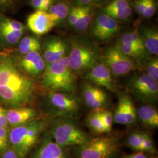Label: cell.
Here are the masks:
<instances>
[{
  "mask_svg": "<svg viewBox=\"0 0 158 158\" xmlns=\"http://www.w3.org/2000/svg\"><path fill=\"white\" fill-rule=\"evenodd\" d=\"M35 94L33 81L10 56H0V98L15 108L32 102Z\"/></svg>",
  "mask_w": 158,
  "mask_h": 158,
  "instance_id": "6da1fadb",
  "label": "cell"
},
{
  "mask_svg": "<svg viewBox=\"0 0 158 158\" xmlns=\"http://www.w3.org/2000/svg\"><path fill=\"white\" fill-rule=\"evenodd\" d=\"M69 43V64L76 76L83 75L101 62L102 52L94 41L80 36Z\"/></svg>",
  "mask_w": 158,
  "mask_h": 158,
  "instance_id": "7a4b0ae2",
  "label": "cell"
},
{
  "mask_svg": "<svg viewBox=\"0 0 158 158\" xmlns=\"http://www.w3.org/2000/svg\"><path fill=\"white\" fill-rule=\"evenodd\" d=\"M48 127L54 141L63 148L84 145L92 138L80 127L77 119L66 117L53 118Z\"/></svg>",
  "mask_w": 158,
  "mask_h": 158,
  "instance_id": "3957f363",
  "label": "cell"
},
{
  "mask_svg": "<svg viewBox=\"0 0 158 158\" xmlns=\"http://www.w3.org/2000/svg\"><path fill=\"white\" fill-rule=\"evenodd\" d=\"M48 124L45 120L35 119L12 128L9 134V142L18 158H26L36 146Z\"/></svg>",
  "mask_w": 158,
  "mask_h": 158,
  "instance_id": "277c9868",
  "label": "cell"
},
{
  "mask_svg": "<svg viewBox=\"0 0 158 158\" xmlns=\"http://www.w3.org/2000/svg\"><path fill=\"white\" fill-rule=\"evenodd\" d=\"M76 75L69 67L68 56L49 64H46L42 85L49 91L76 92Z\"/></svg>",
  "mask_w": 158,
  "mask_h": 158,
  "instance_id": "5b68a950",
  "label": "cell"
},
{
  "mask_svg": "<svg viewBox=\"0 0 158 158\" xmlns=\"http://www.w3.org/2000/svg\"><path fill=\"white\" fill-rule=\"evenodd\" d=\"M72 148L73 158H115L121 143L118 136L106 134L92 137L84 145Z\"/></svg>",
  "mask_w": 158,
  "mask_h": 158,
  "instance_id": "8992f818",
  "label": "cell"
},
{
  "mask_svg": "<svg viewBox=\"0 0 158 158\" xmlns=\"http://www.w3.org/2000/svg\"><path fill=\"white\" fill-rule=\"evenodd\" d=\"M47 99L52 118L66 117L79 119L80 117L83 103L76 92L49 91Z\"/></svg>",
  "mask_w": 158,
  "mask_h": 158,
  "instance_id": "52a82bcc",
  "label": "cell"
},
{
  "mask_svg": "<svg viewBox=\"0 0 158 158\" xmlns=\"http://www.w3.org/2000/svg\"><path fill=\"white\" fill-rule=\"evenodd\" d=\"M127 90L138 102L155 106L158 100V81L148 74H132L125 81Z\"/></svg>",
  "mask_w": 158,
  "mask_h": 158,
  "instance_id": "ba28073f",
  "label": "cell"
},
{
  "mask_svg": "<svg viewBox=\"0 0 158 158\" xmlns=\"http://www.w3.org/2000/svg\"><path fill=\"white\" fill-rule=\"evenodd\" d=\"M101 62L117 77L128 75L139 66L135 60L120 51L116 44L102 52Z\"/></svg>",
  "mask_w": 158,
  "mask_h": 158,
  "instance_id": "9c48e42d",
  "label": "cell"
},
{
  "mask_svg": "<svg viewBox=\"0 0 158 158\" xmlns=\"http://www.w3.org/2000/svg\"><path fill=\"white\" fill-rule=\"evenodd\" d=\"M91 27V38L98 42H106L115 36L121 29L118 21L102 12L94 18Z\"/></svg>",
  "mask_w": 158,
  "mask_h": 158,
  "instance_id": "30bf717a",
  "label": "cell"
},
{
  "mask_svg": "<svg viewBox=\"0 0 158 158\" xmlns=\"http://www.w3.org/2000/svg\"><path fill=\"white\" fill-rule=\"evenodd\" d=\"M83 76L87 81L103 89L113 93L118 90V85L115 79V76L101 62L91 68Z\"/></svg>",
  "mask_w": 158,
  "mask_h": 158,
  "instance_id": "8fae6325",
  "label": "cell"
},
{
  "mask_svg": "<svg viewBox=\"0 0 158 158\" xmlns=\"http://www.w3.org/2000/svg\"><path fill=\"white\" fill-rule=\"evenodd\" d=\"M81 95L83 103L91 111L106 109L110 104L107 93L87 81L81 84Z\"/></svg>",
  "mask_w": 158,
  "mask_h": 158,
  "instance_id": "7c38bea8",
  "label": "cell"
},
{
  "mask_svg": "<svg viewBox=\"0 0 158 158\" xmlns=\"http://www.w3.org/2000/svg\"><path fill=\"white\" fill-rule=\"evenodd\" d=\"M26 27L22 23L8 17H0V42L5 45L17 44L23 37Z\"/></svg>",
  "mask_w": 158,
  "mask_h": 158,
  "instance_id": "4fadbf2b",
  "label": "cell"
},
{
  "mask_svg": "<svg viewBox=\"0 0 158 158\" xmlns=\"http://www.w3.org/2000/svg\"><path fill=\"white\" fill-rule=\"evenodd\" d=\"M30 158H73L68 148L57 145L53 139L49 132H45Z\"/></svg>",
  "mask_w": 158,
  "mask_h": 158,
  "instance_id": "5bb4252c",
  "label": "cell"
},
{
  "mask_svg": "<svg viewBox=\"0 0 158 158\" xmlns=\"http://www.w3.org/2000/svg\"><path fill=\"white\" fill-rule=\"evenodd\" d=\"M69 43L58 37H52L44 45V59L46 64H52L68 56Z\"/></svg>",
  "mask_w": 158,
  "mask_h": 158,
  "instance_id": "9a60e30c",
  "label": "cell"
},
{
  "mask_svg": "<svg viewBox=\"0 0 158 158\" xmlns=\"http://www.w3.org/2000/svg\"><path fill=\"white\" fill-rule=\"evenodd\" d=\"M27 25L35 35H42L49 32L56 26V24L48 12L36 11L29 15Z\"/></svg>",
  "mask_w": 158,
  "mask_h": 158,
  "instance_id": "2e32d148",
  "label": "cell"
},
{
  "mask_svg": "<svg viewBox=\"0 0 158 158\" xmlns=\"http://www.w3.org/2000/svg\"><path fill=\"white\" fill-rule=\"evenodd\" d=\"M102 12L117 21H124L132 16L133 7L129 0H112L102 8Z\"/></svg>",
  "mask_w": 158,
  "mask_h": 158,
  "instance_id": "e0dca14e",
  "label": "cell"
},
{
  "mask_svg": "<svg viewBox=\"0 0 158 158\" xmlns=\"http://www.w3.org/2000/svg\"><path fill=\"white\" fill-rule=\"evenodd\" d=\"M20 65L27 73L36 77L44 74L46 64L39 52L35 51L25 55L20 60Z\"/></svg>",
  "mask_w": 158,
  "mask_h": 158,
  "instance_id": "ac0fdd59",
  "label": "cell"
},
{
  "mask_svg": "<svg viewBox=\"0 0 158 158\" xmlns=\"http://www.w3.org/2000/svg\"><path fill=\"white\" fill-rule=\"evenodd\" d=\"M37 113L34 108L20 107L10 109L6 111L8 124L15 127L35 119Z\"/></svg>",
  "mask_w": 158,
  "mask_h": 158,
  "instance_id": "d6986e66",
  "label": "cell"
},
{
  "mask_svg": "<svg viewBox=\"0 0 158 158\" xmlns=\"http://www.w3.org/2000/svg\"><path fill=\"white\" fill-rule=\"evenodd\" d=\"M145 51L148 53L158 56V32L157 29L146 25L138 27Z\"/></svg>",
  "mask_w": 158,
  "mask_h": 158,
  "instance_id": "ffe728a7",
  "label": "cell"
},
{
  "mask_svg": "<svg viewBox=\"0 0 158 158\" xmlns=\"http://www.w3.org/2000/svg\"><path fill=\"white\" fill-rule=\"evenodd\" d=\"M137 117L147 128L155 129L158 127V113L155 106L143 104L137 110Z\"/></svg>",
  "mask_w": 158,
  "mask_h": 158,
  "instance_id": "44dd1931",
  "label": "cell"
},
{
  "mask_svg": "<svg viewBox=\"0 0 158 158\" xmlns=\"http://www.w3.org/2000/svg\"><path fill=\"white\" fill-rule=\"evenodd\" d=\"M79 6V17L73 28L76 31L83 32L87 30L92 23L93 8L91 6Z\"/></svg>",
  "mask_w": 158,
  "mask_h": 158,
  "instance_id": "7402d4cb",
  "label": "cell"
},
{
  "mask_svg": "<svg viewBox=\"0 0 158 158\" xmlns=\"http://www.w3.org/2000/svg\"><path fill=\"white\" fill-rule=\"evenodd\" d=\"M85 125L95 135H100L107 134L97 110H92L88 114L85 119Z\"/></svg>",
  "mask_w": 158,
  "mask_h": 158,
  "instance_id": "603a6c76",
  "label": "cell"
},
{
  "mask_svg": "<svg viewBox=\"0 0 158 158\" xmlns=\"http://www.w3.org/2000/svg\"><path fill=\"white\" fill-rule=\"evenodd\" d=\"M41 44L40 40L34 36H27L19 40L18 50L22 55H27L29 53L40 51Z\"/></svg>",
  "mask_w": 158,
  "mask_h": 158,
  "instance_id": "cb8c5ba5",
  "label": "cell"
},
{
  "mask_svg": "<svg viewBox=\"0 0 158 158\" xmlns=\"http://www.w3.org/2000/svg\"><path fill=\"white\" fill-rule=\"evenodd\" d=\"M126 124L127 125L135 124L138 119L137 109L133 102L131 96L128 93L124 92Z\"/></svg>",
  "mask_w": 158,
  "mask_h": 158,
  "instance_id": "d4e9b609",
  "label": "cell"
},
{
  "mask_svg": "<svg viewBox=\"0 0 158 158\" xmlns=\"http://www.w3.org/2000/svg\"><path fill=\"white\" fill-rule=\"evenodd\" d=\"M146 132L135 131L132 132L128 136L126 139V145L132 150L136 152H142V142L143 141Z\"/></svg>",
  "mask_w": 158,
  "mask_h": 158,
  "instance_id": "484cf974",
  "label": "cell"
},
{
  "mask_svg": "<svg viewBox=\"0 0 158 158\" xmlns=\"http://www.w3.org/2000/svg\"><path fill=\"white\" fill-rule=\"evenodd\" d=\"M114 121L118 124L126 125L124 92L119 94L117 106L113 115Z\"/></svg>",
  "mask_w": 158,
  "mask_h": 158,
  "instance_id": "4316f807",
  "label": "cell"
},
{
  "mask_svg": "<svg viewBox=\"0 0 158 158\" xmlns=\"http://www.w3.org/2000/svg\"><path fill=\"white\" fill-rule=\"evenodd\" d=\"M145 71L152 78L158 81V56H154L150 58H147L142 64Z\"/></svg>",
  "mask_w": 158,
  "mask_h": 158,
  "instance_id": "83f0119b",
  "label": "cell"
},
{
  "mask_svg": "<svg viewBox=\"0 0 158 158\" xmlns=\"http://www.w3.org/2000/svg\"><path fill=\"white\" fill-rule=\"evenodd\" d=\"M55 5V23L56 25L58 23L63 22L68 16L70 11V7L64 1L57 2Z\"/></svg>",
  "mask_w": 158,
  "mask_h": 158,
  "instance_id": "f1b7e54d",
  "label": "cell"
},
{
  "mask_svg": "<svg viewBox=\"0 0 158 158\" xmlns=\"http://www.w3.org/2000/svg\"><path fill=\"white\" fill-rule=\"evenodd\" d=\"M97 111L98 112L101 118L102 123L104 126L107 133H110L112 130L114 122L113 113L107 109L97 110Z\"/></svg>",
  "mask_w": 158,
  "mask_h": 158,
  "instance_id": "f546056e",
  "label": "cell"
},
{
  "mask_svg": "<svg viewBox=\"0 0 158 158\" xmlns=\"http://www.w3.org/2000/svg\"><path fill=\"white\" fill-rule=\"evenodd\" d=\"M143 152L147 153L148 154L157 156V149L155 142L149 134L145 133L143 141L142 142Z\"/></svg>",
  "mask_w": 158,
  "mask_h": 158,
  "instance_id": "4dcf8cb0",
  "label": "cell"
},
{
  "mask_svg": "<svg viewBox=\"0 0 158 158\" xmlns=\"http://www.w3.org/2000/svg\"><path fill=\"white\" fill-rule=\"evenodd\" d=\"M9 133L6 128H0V153L4 152L8 148Z\"/></svg>",
  "mask_w": 158,
  "mask_h": 158,
  "instance_id": "1f68e13d",
  "label": "cell"
},
{
  "mask_svg": "<svg viewBox=\"0 0 158 158\" xmlns=\"http://www.w3.org/2000/svg\"><path fill=\"white\" fill-rule=\"evenodd\" d=\"M156 0H147L145 10L142 17L146 18L152 17L156 11Z\"/></svg>",
  "mask_w": 158,
  "mask_h": 158,
  "instance_id": "d6a6232c",
  "label": "cell"
},
{
  "mask_svg": "<svg viewBox=\"0 0 158 158\" xmlns=\"http://www.w3.org/2000/svg\"><path fill=\"white\" fill-rule=\"evenodd\" d=\"M79 6H75L70 8L69 13L68 14V24L72 27H74L76 23L77 22V18L79 17Z\"/></svg>",
  "mask_w": 158,
  "mask_h": 158,
  "instance_id": "836d02e7",
  "label": "cell"
},
{
  "mask_svg": "<svg viewBox=\"0 0 158 158\" xmlns=\"http://www.w3.org/2000/svg\"><path fill=\"white\" fill-rule=\"evenodd\" d=\"M147 0H134L132 3V7L136 11L141 15H143L145 10Z\"/></svg>",
  "mask_w": 158,
  "mask_h": 158,
  "instance_id": "e575fe53",
  "label": "cell"
},
{
  "mask_svg": "<svg viewBox=\"0 0 158 158\" xmlns=\"http://www.w3.org/2000/svg\"><path fill=\"white\" fill-rule=\"evenodd\" d=\"M18 0H0V10L6 11L13 8Z\"/></svg>",
  "mask_w": 158,
  "mask_h": 158,
  "instance_id": "d590c367",
  "label": "cell"
},
{
  "mask_svg": "<svg viewBox=\"0 0 158 158\" xmlns=\"http://www.w3.org/2000/svg\"><path fill=\"white\" fill-rule=\"evenodd\" d=\"M123 158H158V156L152 155L147 153L136 152L129 155L125 156Z\"/></svg>",
  "mask_w": 158,
  "mask_h": 158,
  "instance_id": "8d00e7d4",
  "label": "cell"
},
{
  "mask_svg": "<svg viewBox=\"0 0 158 158\" xmlns=\"http://www.w3.org/2000/svg\"><path fill=\"white\" fill-rule=\"evenodd\" d=\"M8 125V121L6 117V111L2 107H0V128H6Z\"/></svg>",
  "mask_w": 158,
  "mask_h": 158,
  "instance_id": "74e56055",
  "label": "cell"
},
{
  "mask_svg": "<svg viewBox=\"0 0 158 158\" xmlns=\"http://www.w3.org/2000/svg\"><path fill=\"white\" fill-rule=\"evenodd\" d=\"M48 0H31L30 4L36 11H41L44 4Z\"/></svg>",
  "mask_w": 158,
  "mask_h": 158,
  "instance_id": "f35d334b",
  "label": "cell"
},
{
  "mask_svg": "<svg viewBox=\"0 0 158 158\" xmlns=\"http://www.w3.org/2000/svg\"><path fill=\"white\" fill-rule=\"evenodd\" d=\"M1 158H19L17 153L11 148H8L4 152L2 153Z\"/></svg>",
  "mask_w": 158,
  "mask_h": 158,
  "instance_id": "ab89813d",
  "label": "cell"
},
{
  "mask_svg": "<svg viewBox=\"0 0 158 158\" xmlns=\"http://www.w3.org/2000/svg\"><path fill=\"white\" fill-rule=\"evenodd\" d=\"M77 6H91V5L95 4L97 2L100 0H75Z\"/></svg>",
  "mask_w": 158,
  "mask_h": 158,
  "instance_id": "60d3db41",
  "label": "cell"
}]
</instances>
